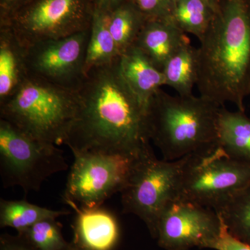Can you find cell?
Returning a JSON list of instances; mask_svg holds the SVG:
<instances>
[{
  "mask_svg": "<svg viewBox=\"0 0 250 250\" xmlns=\"http://www.w3.org/2000/svg\"><path fill=\"white\" fill-rule=\"evenodd\" d=\"M77 108L64 145L73 152L138 156L150 146L146 108L116 62L87 72L77 90Z\"/></svg>",
  "mask_w": 250,
  "mask_h": 250,
  "instance_id": "cell-1",
  "label": "cell"
},
{
  "mask_svg": "<svg viewBox=\"0 0 250 250\" xmlns=\"http://www.w3.org/2000/svg\"><path fill=\"white\" fill-rule=\"evenodd\" d=\"M200 42V95L245 111L250 95V0H220Z\"/></svg>",
  "mask_w": 250,
  "mask_h": 250,
  "instance_id": "cell-2",
  "label": "cell"
},
{
  "mask_svg": "<svg viewBox=\"0 0 250 250\" xmlns=\"http://www.w3.org/2000/svg\"><path fill=\"white\" fill-rule=\"evenodd\" d=\"M222 106L201 95L173 96L159 90L146 109L149 141L166 161L178 160L211 147L218 143Z\"/></svg>",
  "mask_w": 250,
  "mask_h": 250,
  "instance_id": "cell-3",
  "label": "cell"
},
{
  "mask_svg": "<svg viewBox=\"0 0 250 250\" xmlns=\"http://www.w3.org/2000/svg\"><path fill=\"white\" fill-rule=\"evenodd\" d=\"M77 108V90L28 76L0 103V119L42 142L63 144Z\"/></svg>",
  "mask_w": 250,
  "mask_h": 250,
  "instance_id": "cell-4",
  "label": "cell"
},
{
  "mask_svg": "<svg viewBox=\"0 0 250 250\" xmlns=\"http://www.w3.org/2000/svg\"><path fill=\"white\" fill-rule=\"evenodd\" d=\"M185 157L160 160L149 146L135 159L120 192L123 213L136 215L155 239L156 227L166 207L177 198Z\"/></svg>",
  "mask_w": 250,
  "mask_h": 250,
  "instance_id": "cell-5",
  "label": "cell"
},
{
  "mask_svg": "<svg viewBox=\"0 0 250 250\" xmlns=\"http://www.w3.org/2000/svg\"><path fill=\"white\" fill-rule=\"evenodd\" d=\"M250 183V165L231 159L217 143L186 156L178 200L214 210Z\"/></svg>",
  "mask_w": 250,
  "mask_h": 250,
  "instance_id": "cell-6",
  "label": "cell"
},
{
  "mask_svg": "<svg viewBox=\"0 0 250 250\" xmlns=\"http://www.w3.org/2000/svg\"><path fill=\"white\" fill-rule=\"evenodd\" d=\"M57 146L34 139L0 119V174L4 187H19L27 195L40 190L51 176L66 170V159Z\"/></svg>",
  "mask_w": 250,
  "mask_h": 250,
  "instance_id": "cell-7",
  "label": "cell"
},
{
  "mask_svg": "<svg viewBox=\"0 0 250 250\" xmlns=\"http://www.w3.org/2000/svg\"><path fill=\"white\" fill-rule=\"evenodd\" d=\"M64 201L79 207L94 208L121 191L132 168L131 156L116 153L73 152Z\"/></svg>",
  "mask_w": 250,
  "mask_h": 250,
  "instance_id": "cell-8",
  "label": "cell"
},
{
  "mask_svg": "<svg viewBox=\"0 0 250 250\" xmlns=\"http://www.w3.org/2000/svg\"><path fill=\"white\" fill-rule=\"evenodd\" d=\"M93 12L90 0H31L3 24L27 47L89 29Z\"/></svg>",
  "mask_w": 250,
  "mask_h": 250,
  "instance_id": "cell-9",
  "label": "cell"
},
{
  "mask_svg": "<svg viewBox=\"0 0 250 250\" xmlns=\"http://www.w3.org/2000/svg\"><path fill=\"white\" fill-rule=\"evenodd\" d=\"M90 27L74 35L38 42L27 47L28 76L77 90L85 77L84 65Z\"/></svg>",
  "mask_w": 250,
  "mask_h": 250,
  "instance_id": "cell-10",
  "label": "cell"
},
{
  "mask_svg": "<svg viewBox=\"0 0 250 250\" xmlns=\"http://www.w3.org/2000/svg\"><path fill=\"white\" fill-rule=\"evenodd\" d=\"M223 221L215 210L176 199L163 211L155 239L166 250L207 248L217 238Z\"/></svg>",
  "mask_w": 250,
  "mask_h": 250,
  "instance_id": "cell-11",
  "label": "cell"
},
{
  "mask_svg": "<svg viewBox=\"0 0 250 250\" xmlns=\"http://www.w3.org/2000/svg\"><path fill=\"white\" fill-rule=\"evenodd\" d=\"M76 213L72 243L82 250H113L119 242L121 229L116 215L102 207L85 208L72 202Z\"/></svg>",
  "mask_w": 250,
  "mask_h": 250,
  "instance_id": "cell-12",
  "label": "cell"
},
{
  "mask_svg": "<svg viewBox=\"0 0 250 250\" xmlns=\"http://www.w3.org/2000/svg\"><path fill=\"white\" fill-rule=\"evenodd\" d=\"M189 42L186 34L167 18L146 20L134 45L163 71L169 59Z\"/></svg>",
  "mask_w": 250,
  "mask_h": 250,
  "instance_id": "cell-13",
  "label": "cell"
},
{
  "mask_svg": "<svg viewBox=\"0 0 250 250\" xmlns=\"http://www.w3.org/2000/svg\"><path fill=\"white\" fill-rule=\"evenodd\" d=\"M120 68L123 78L147 109L150 99L165 85L163 72L135 45L120 56Z\"/></svg>",
  "mask_w": 250,
  "mask_h": 250,
  "instance_id": "cell-14",
  "label": "cell"
},
{
  "mask_svg": "<svg viewBox=\"0 0 250 250\" xmlns=\"http://www.w3.org/2000/svg\"><path fill=\"white\" fill-rule=\"evenodd\" d=\"M27 47L7 24H0V103L9 98L27 78Z\"/></svg>",
  "mask_w": 250,
  "mask_h": 250,
  "instance_id": "cell-15",
  "label": "cell"
},
{
  "mask_svg": "<svg viewBox=\"0 0 250 250\" xmlns=\"http://www.w3.org/2000/svg\"><path fill=\"white\" fill-rule=\"evenodd\" d=\"M218 144L231 159L250 165V118L245 111L222 106L218 119Z\"/></svg>",
  "mask_w": 250,
  "mask_h": 250,
  "instance_id": "cell-16",
  "label": "cell"
},
{
  "mask_svg": "<svg viewBox=\"0 0 250 250\" xmlns=\"http://www.w3.org/2000/svg\"><path fill=\"white\" fill-rule=\"evenodd\" d=\"M198 48L190 42L185 44L166 64L164 74L165 85L170 87L180 96L193 95L198 80Z\"/></svg>",
  "mask_w": 250,
  "mask_h": 250,
  "instance_id": "cell-17",
  "label": "cell"
},
{
  "mask_svg": "<svg viewBox=\"0 0 250 250\" xmlns=\"http://www.w3.org/2000/svg\"><path fill=\"white\" fill-rule=\"evenodd\" d=\"M118 47L108 26V14L94 10L85 54L84 73L119 59Z\"/></svg>",
  "mask_w": 250,
  "mask_h": 250,
  "instance_id": "cell-18",
  "label": "cell"
},
{
  "mask_svg": "<svg viewBox=\"0 0 250 250\" xmlns=\"http://www.w3.org/2000/svg\"><path fill=\"white\" fill-rule=\"evenodd\" d=\"M69 214V210L49 209L26 200H0V227L14 229L17 232L46 219H57Z\"/></svg>",
  "mask_w": 250,
  "mask_h": 250,
  "instance_id": "cell-19",
  "label": "cell"
},
{
  "mask_svg": "<svg viewBox=\"0 0 250 250\" xmlns=\"http://www.w3.org/2000/svg\"><path fill=\"white\" fill-rule=\"evenodd\" d=\"M214 210L229 232L250 245V183L233 194Z\"/></svg>",
  "mask_w": 250,
  "mask_h": 250,
  "instance_id": "cell-20",
  "label": "cell"
},
{
  "mask_svg": "<svg viewBox=\"0 0 250 250\" xmlns=\"http://www.w3.org/2000/svg\"><path fill=\"white\" fill-rule=\"evenodd\" d=\"M146 18L130 0L108 14V26L120 56L134 45Z\"/></svg>",
  "mask_w": 250,
  "mask_h": 250,
  "instance_id": "cell-21",
  "label": "cell"
},
{
  "mask_svg": "<svg viewBox=\"0 0 250 250\" xmlns=\"http://www.w3.org/2000/svg\"><path fill=\"white\" fill-rule=\"evenodd\" d=\"M214 14L215 10L203 0H175L169 18L184 34H192L200 41Z\"/></svg>",
  "mask_w": 250,
  "mask_h": 250,
  "instance_id": "cell-22",
  "label": "cell"
},
{
  "mask_svg": "<svg viewBox=\"0 0 250 250\" xmlns=\"http://www.w3.org/2000/svg\"><path fill=\"white\" fill-rule=\"evenodd\" d=\"M57 219H46L21 233L38 250H65L70 246L62 236V225Z\"/></svg>",
  "mask_w": 250,
  "mask_h": 250,
  "instance_id": "cell-23",
  "label": "cell"
},
{
  "mask_svg": "<svg viewBox=\"0 0 250 250\" xmlns=\"http://www.w3.org/2000/svg\"><path fill=\"white\" fill-rule=\"evenodd\" d=\"M147 19L170 17L175 0H130Z\"/></svg>",
  "mask_w": 250,
  "mask_h": 250,
  "instance_id": "cell-24",
  "label": "cell"
},
{
  "mask_svg": "<svg viewBox=\"0 0 250 250\" xmlns=\"http://www.w3.org/2000/svg\"><path fill=\"white\" fill-rule=\"evenodd\" d=\"M208 249L214 250H250V245L238 239L229 232L223 223L220 232L210 243Z\"/></svg>",
  "mask_w": 250,
  "mask_h": 250,
  "instance_id": "cell-25",
  "label": "cell"
},
{
  "mask_svg": "<svg viewBox=\"0 0 250 250\" xmlns=\"http://www.w3.org/2000/svg\"><path fill=\"white\" fill-rule=\"evenodd\" d=\"M0 250H38L34 248L25 237L18 233L17 234L1 235L0 237Z\"/></svg>",
  "mask_w": 250,
  "mask_h": 250,
  "instance_id": "cell-26",
  "label": "cell"
},
{
  "mask_svg": "<svg viewBox=\"0 0 250 250\" xmlns=\"http://www.w3.org/2000/svg\"><path fill=\"white\" fill-rule=\"evenodd\" d=\"M31 0H0V24H6Z\"/></svg>",
  "mask_w": 250,
  "mask_h": 250,
  "instance_id": "cell-27",
  "label": "cell"
},
{
  "mask_svg": "<svg viewBox=\"0 0 250 250\" xmlns=\"http://www.w3.org/2000/svg\"><path fill=\"white\" fill-rule=\"evenodd\" d=\"M93 9L109 14L126 0H90Z\"/></svg>",
  "mask_w": 250,
  "mask_h": 250,
  "instance_id": "cell-28",
  "label": "cell"
},
{
  "mask_svg": "<svg viewBox=\"0 0 250 250\" xmlns=\"http://www.w3.org/2000/svg\"><path fill=\"white\" fill-rule=\"evenodd\" d=\"M205 2H207V4L209 5L210 7L213 8V9L216 10L217 8H218L219 1L220 0H203Z\"/></svg>",
  "mask_w": 250,
  "mask_h": 250,
  "instance_id": "cell-29",
  "label": "cell"
},
{
  "mask_svg": "<svg viewBox=\"0 0 250 250\" xmlns=\"http://www.w3.org/2000/svg\"><path fill=\"white\" fill-rule=\"evenodd\" d=\"M65 250H81L80 248H77V247L74 246L72 243H70V246L68 247V248H67V249H65Z\"/></svg>",
  "mask_w": 250,
  "mask_h": 250,
  "instance_id": "cell-30",
  "label": "cell"
}]
</instances>
